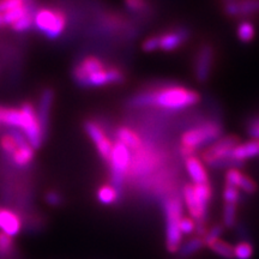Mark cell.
Masks as SVG:
<instances>
[{"label":"cell","mask_w":259,"mask_h":259,"mask_svg":"<svg viewBox=\"0 0 259 259\" xmlns=\"http://www.w3.org/2000/svg\"><path fill=\"white\" fill-rule=\"evenodd\" d=\"M200 101V94L184 85H166L143 90L132 97V107H155L162 111L179 112Z\"/></svg>","instance_id":"6da1fadb"},{"label":"cell","mask_w":259,"mask_h":259,"mask_svg":"<svg viewBox=\"0 0 259 259\" xmlns=\"http://www.w3.org/2000/svg\"><path fill=\"white\" fill-rule=\"evenodd\" d=\"M222 137L219 122L206 121L186 130L180 138V154L184 158L193 156L202 147L210 145Z\"/></svg>","instance_id":"7a4b0ae2"},{"label":"cell","mask_w":259,"mask_h":259,"mask_svg":"<svg viewBox=\"0 0 259 259\" xmlns=\"http://www.w3.org/2000/svg\"><path fill=\"white\" fill-rule=\"evenodd\" d=\"M240 143V139L236 136H223L213 143L206 147L202 153V161L209 167H225L239 168L241 163L232 158V151L236 145Z\"/></svg>","instance_id":"3957f363"},{"label":"cell","mask_w":259,"mask_h":259,"mask_svg":"<svg viewBox=\"0 0 259 259\" xmlns=\"http://www.w3.org/2000/svg\"><path fill=\"white\" fill-rule=\"evenodd\" d=\"M164 220H166V247L170 253H177L181 245L183 234L179 223L183 219V200L179 197H167L163 202Z\"/></svg>","instance_id":"277c9868"},{"label":"cell","mask_w":259,"mask_h":259,"mask_svg":"<svg viewBox=\"0 0 259 259\" xmlns=\"http://www.w3.org/2000/svg\"><path fill=\"white\" fill-rule=\"evenodd\" d=\"M66 15L59 9L41 8L35 11L32 27L50 40H57L60 37L66 29Z\"/></svg>","instance_id":"5b68a950"},{"label":"cell","mask_w":259,"mask_h":259,"mask_svg":"<svg viewBox=\"0 0 259 259\" xmlns=\"http://www.w3.org/2000/svg\"><path fill=\"white\" fill-rule=\"evenodd\" d=\"M109 169H111L112 185L119 191L124 186L126 177L128 176L130 167L132 162V151L125 147L124 144L115 141L108 158Z\"/></svg>","instance_id":"8992f818"},{"label":"cell","mask_w":259,"mask_h":259,"mask_svg":"<svg viewBox=\"0 0 259 259\" xmlns=\"http://www.w3.org/2000/svg\"><path fill=\"white\" fill-rule=\"evenodd\" d=\"M84 131L88 135L90 141L93 142L94 147H95L100 157L103 161H108L113 148V142L107 136L102 126L94 120H87L84 122Z\"/></svg>","instance_id":"52a82bcc"},{"label":"cell","mask_w":259,"mask_h":259,"mask_svg":"<svg viewBox=\"0 0 259 259\" xmlns=\"http://www.w3.org/2000/svg\"><path fill=\"white\" fill-rule=\"evenodd\" d=\"M107 64L95 56H87L77 61L72 69V78L78 87L84 85L85 80L97 71L105 69Z\"/></svg>","instance_id":"ba28073f"},{"label":"cell","mask_w":259,"mask_h":259,"mask_svg":"<svg viewBox=\"0 0 259 259\" xmlns=\"http://www.w3.org/2000/svg\"><path fill=\"white\" fill-rule=\"evenodd\" d=\"M213 59H215V53L210 45H204L199 48L196 56V61H194V76L199 83H205L209 80L212 71Z\"/></svg>","instance_id":"9c48e42d"},{"label":"cell","mask_w":259,"mask_h":259,"mask_svg":"<svg viewBox=\"0 0 259 259\" xmlns=\"http://www.w3.org/2000/svg\"><path fill=\"white\" fill-rule=\"evenodd\" d=\"M23 229L22 213L17 210L0 206V232L9 236H16Z\"/></svg>","instance_id":"30bf717a"},{"label":"cell","mask_w":259,"mask_h":259,"mask_svg":"<svg viewBox=\"0 0 259 259\" xmlns=\"http://www.w3.org/2000/svg\"><path fill=\"white\" fill-rule=\"evenodd\" d=\"M157 41V51L173 52L185 44L189 38V31L186 29H174V30L155 35Z\"/></svg>","instance_id":"8fae6325"},{"label":"cell","mask_w":259,"mask_h":259,"mask_svg":"<svg viewBox=\"0 0 259 259\" xmlns=\"http://www.w3.org/2000/svg\"><path fill=\"white\" fill-rule=\"evenodd\" d=\"M54 90L52 88H45L40 94L38 97V103H37V118L40 120L42 131H44L45 137H47L48 128H50V118H51V112L52 107H53L54 102Z\"/></svg>","instance_id":"7c38bea8"},{"label":"cell","mask_w":259,"mask_h":259,"mask_svg":"<svg viewBox=\"0 0 259 259\" xmlns=\"http://www.w3.org/2000/svg\"><path fill=\"white\" fill-rule=\"evenodd\" d=\"M25 122V113L22 105L19 107L0 106V125L10 130L22 131Z\"/></svg>","instance_id":"4fadbf2b"},{"label":"cell","mask_w":259,"mask_h":259,"mask_svg":"<svg viewBox=\"0 0 259 259\" xmlns=\"http://www.w3.org/2000/svg\"><path fill=\"white\" fill-rule=\"evenodd\" d=\"M185 168L193 185L209 184V174L205 164L196 155L185 158Z\"/></svg>","instance_id":"5bb4252c"},{"label":"cell","mask_w":259,"mask_h":259,"mask_svg":"<svg viewBox=\"0 0 259 259\" xmlns=\"http://www.w3.org/2000/svg\"><path fill=\"white\" fill-rule=\"evenodd\" d=\"M35 158V149L29 144V142H24L16 149L15 153L8 158V161L12 166L19 169H23L30 166Z\"/></svg>","instance_id":"9a60e30c"},{"label":"cell","mask_w":259,"mask_h":259,"mask_svg":"<svg viewBox=\"0 0 259 259\" xmlns=\"http://www.w3.org/2000/svg\"><path fill=\"white\" fill-rule=\"evenodd\" d=\"M116 142L124 144L126 148L131 151H138L139 149L144 147L143 139L135 130L127 127V126H120L116 128Z\"/></svg>","instance_id":"2e32d148"},{"label":"cell","mask_w":259,"mask_h":259,"mask_svg":"<svg viewBox=\"0 0 259 259\" xmlns=\"http://www.w3.org/2000/svg\"><path fill=\"white\" fill-rule=\"evenodd\" d=\"M259 156V139H251L245 143H239L232 151V158L239 163H244L248 158Z\"/></svg>","instance_id":"e0dca14e"},{"label":"cell","mask_w":259,"mask_h":259,"mask_svg":"<svg viewBox=\"0 0 259 259\" xmlns=\"http://www.w3.org/2000/svg\"><path fill=\"white\" fill-rule=\"evenodd\" d=\"M226 11L231 16H247L259 12V0H229L226 4Z\"/></svg>","instance_id":"ac0fdd59"},{"label":"cell","mask_w":259,"mask_h":259,"mask_svg":"<svg viewBox=\"0 0 259 259\" xmlns=\"http://www.w3.org/2000/svg\"><path fill=\"white\" fill-rule=\"evenodd\" d=\"M0 259H21V252L11 236L0 232Z\"/></svg>","instance_id":"d6986e66"},{"label":"cell","mask_w":259,"mask_h":259,"mask_svg":"<svg viewBox=\"0 0 259 259\" xmlns=\"http://www.w3.org/2000/svg\"><path fill=\"white\" fill-rule=\"evenodd\" d=\"M96 198L102 205H112L120 198V191L113 186L112 184H105L97 189Z\"/></svg>","instance_id":"ffe728a7"},{"label":"cell","mask_w":259,"mask_h":259,"mask_svg":"<svg viewBox=\"0 0 259 259\" xmlns=\"http://www.w3.org/2000/svg\"><path fill=\"white\" fill-rule=\"evenodd\" d=\"M204 246L205 245H204L203 238H200V236H194V238L189 239V240H186L185 242H181L177 253L179 254L181 258H187L196 254L197 252H199Z\"/></svg>","instance_id":"44dd1931"},{"label":"cell","mask_w":259,"mask_h":259,"mask_svg":"<svg viewBox=\"0 0 259 259\" xmlns=\"http://www.w3.org/2000/svg\"><path fill=\"white\" fill-rule=\"evenodd\" d=\"M236 34H238V38L242 42V44H250V42L254 40L255 28L251 22L244 21L238 25Z\"/></svg>","instance_id":"7402d4cb"},{"label":"cell","mask_w":259,"mask_h":259,"mask_svg":"<svg viewBox=\"0 0 259 259\" xmlns=\"http://www.w3.org/2000/svg\"><path fill=\"white\" fill-rule=\"evenodd\" d=\"M209 248L213 252V253L220 255V257H222L225 259H234L233 246L229 245L228 242L221 240V239H219V240L212 242V244L209 246Z\"/></svg>","instance_id":"603a6c76"},{"label":"cell","mask_w":259,"mask_h":259,"mask_svg":"<svg viewBox=\"0 0 259 259\" xmlns=\"http://www.w3.org/2000/svg\"><path fill=\"white\" fill-rule=\"evenodd\" d=\"M253 251V246L250 241H241L233 247L235 259H251Z\"/></svg>","instance_id":"cb8c5ba5"},{"label":"cell","mask_w":259,"mask_h":259,"mask_svg":"<svg viewBox=\"0 0 259 259\" xmlns=\"http://www.w3.org/2000/svg\"><path fill=\"white\" fill-rule=\"evenodd\" d=\"M236 204H227L223 205V226L227 228H232L236 223Z\"/></svg>","instance_id":"d4e9b609"},{"label":"cell","mask_w":259,"mask_h":259,"mask_svg":"<svg viewBox=\"0 0 259 259\" xmlns=\"http://www.w3.org/2000/svg\"><path fill=\"white\" fill-rule=\"evenodd\" d=\"M34 3L35 0H0V15H4L25 4L34 5Z\"/></svg>","instance_id":"484cf974"},{"label":"cell","mask_w":259,"mask_h":259,"mask_svg":"<svg viewBox=\"0 0 259 259\" xmlns=\"http://www.w3.org/2000/svg\"><path fill=\"white\" fill-rule=\"evenodd\" d=\"M223 233V226L222 225H215L211 228L209 229V231H206L205 235L203 236V241H204V245L205 246H209L212 244V242H215L216 240H219V239H221V234Z\"/></svg>","instance_id":"4316f807"},{"label":"cell","mask_w":259,"mask_h":259,"mask_svg":"<svg viewBox=\"0 0 259 259\" xmlns=\"http://www.w3.org/2000/svg\"><path fill=\"white\" fill-rule=\"evenodd\" d=\"M238 190L242 191V192H245L247 194H253V193L257 192L258 185H257V183H255V181L252 179L251 177L246 176V174H242L240 183H239Z\"/></svg>","instance_id":"83f0119b"},{"label":"cell","mask_w":259,"mask_h":259,"mask_svg":"<svg viewBox=\"0 0 259 259\" xmlns=\"http://www.w3.org/2000/svg\"><path fill=\"white\" fill-rule=\"evenodd\" d=\"M241 194L240 191L235 187L226 185L225 190H223V200L227 204H236L238 205L239 202H240Z\"/></svg>","instance_id":"f1b7e54d"},{"label":"cell","mask_w":259,"mask_h":259,"mask_svg":"<svg viewBox=\"0 0 259 259\" xmlns=\"http://www.w3.org/2000/svg\"><path fill=\"white\" fill-rule=\"evenodd\" d=\"M45 202H46L48 205L57 208V206H60L61 204L64 203V197L59 191L50 190L47 191L46 194H45Z\"/></svg>","instance_id":"f546056e"},{"label":"cell","mask_w":259,"mask_h":259,"mask_svg":"<svg viewBox=\"0 0 259 259\" xmlns=\"http://www.w3.org/2000/svg\"><path fill=\"white\" fill-rule=\"evenodd\" d=\"M179 229L183 235L192 234V233H196V222H194L191 218H185V216H183V219L180 220L179 223Z\"/></svg>","instance_id":"4dcf8cb0"},{"label":"cell","mask_w":259,"mask_h":259,"mask_svg":"<svg viewBox=\"0 0 259 259\" xmlns=\"http://www.w3.org/2000/svg\"><path fill=\"white\" fill-rule=\"evenodd\" d=\"M125 6L127 10L136 14L144 12L148 9V4L145 0H125Z\"/></svg>","instance_id":"1f68e13d"},{"label":"cell","mask_w":259,"mask_h":259,"mask_svg":"<svg viewBox=\"0 0 259 259\" xmlns=\"http://www.w3.org/2000/svg\"><path fill=\"white\" fill-rule=\"evenodd\" d=\"M247 132L252 139H259V116L251 119L247 126Z\"/></svg>","instance_id":"d6a6232c"},{"label":"cell","mask_w":259,"mask_h":259,"mask_svg":"<svg viewBox=\"0 0 259 259\" xmlns=\"http://www.w3.org/2000/svg\"><path fill=\"white\" fill-rule=\"evenodd\" d=\"M0 28H4V21H3V15H0Z\"/></svg>","instance_id":"836d02e7"}]
</instances>
